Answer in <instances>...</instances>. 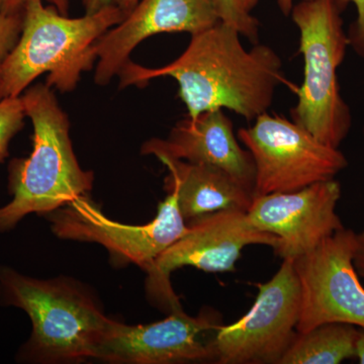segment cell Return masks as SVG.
<instances>
[{
    "instance_id": "cell-5",
    "label": "cell",
    "mask_w": 364,
    "mask_h": 364,
    "mask_svg": "<svg viewBox=\"0 0 364 364\" xmlns=\"http://www.w3.org/2000/svg\"><path fill=\"white\" fill-rule=\"evenodd\" d=\"M347 6L344 0H303L291 11L305 62V77L296 91L298 104L291 109V121L335 149L352 126L350 107L337 81V69L349 46L342 18Z\"/></svg>"
},
{
    "instance_id": "cell-1",
    "label": "cell",
    "mask_w": 364,
    "mask_h": 364,
    "mask_svg": "<svg viewBox=\"0 0 364 364\" xmlns=\"http://www.w3.org/2000/svg\"><path fill=\"white\" fill-rule=\"evenodd\" d=\"M241 33L220 21L191 36L188 49L161 68L151 69L129 61L119 71V87H144L151 79L169 76L178 83V97L188 117L227 109L254 121L272 107L275 90L298 88L282 73V61L269 46L244 48Z\"/></svg>"
},
{
    "instance_id": "cell-23",
    "label": "cell",
    "mask_w": 364,
    "mask_h": 364,
    "mask_svg": "<svg viewBox=\"0 0 364 364\" xmlns=\"http://www.w3.org/2000/svg\"><path fill=\"white\" fill-rule=\"evenodd\" d=\"M258 1L259 0H242L244 7L248 13L252 11L254 7L257 6ZM301 1H303V0H301ZM277 4H279L280 11L284 16H289L294 7V0H277Z\"/></svg>"
},
{
    "instance_id": "cell-21",
    "label": "cell",
    "mask_w": 364,
    "mask_h": 364,
    "mask_svg": "<svg viewBox=\"0 0 364 364\" xmlns=\"http://www.w3.org/2000/svg\"><path fill=\"white\" fill-rule=\"evenodd\" d=\"M30 0H0V11L9 14H23ZM60 14L68 16L70 0H47Z\"/></svg>"
},
{
    "instance_id": "cell-4",
    "label": "cell",
    "mask_w": 364,
    "mask_h": 364,
    "mask_svg": "<svg viewBox=\"0 0 364 364\" xmlns=\"http://www.w3.org/2000/svg\"><path fill=\"white\" fill-rule=\"evenodd\" d=\"M0 299L28 314L33 330L18 352L23 363L95 358L112 320L85 287L68 279H38L0 267Z\"/></svg>"
},
{
    "instance_id": "cell-8",
    "label": "cell",
    "mask_w": 364,
    "mask_h": 364,
    "mask_svg": "<svg viewBox=\"0 0 364 364\" xmlns=\"http://www.w3.org/2000/svg\"><path fill=\"white\" fill-rule=\"evenodd\" d=\"M301 306L294 259H284L269 282L258 286L250 310L220 326L210 339L213 360L221 364L277 363L293 343Z\"/></svg>"
},
{
    "instance_id": "cell-19",
    "label": "cell",
    "mask_w": 364,
    "mask_h": 364,
    "mask_svg": "<svg viewBox=\"0 0 364 364\" xmlns=\"http://www.w3.org/2000/svg\"><path fill=\"white\" fill-rule=\"evenodd\" d=\"M23 14H9L0 11V69L20 39Z\"/></svg>"
},
{
    "instance_id": "cell-26",
    "label": "cell",
    "mask_w": 364,
    "mask_h": 364,
    "mask_svg": "<svg viewBox=\"0 0 364 364\" xmlns=\"http://www.w3.org/2000/svg\"><path fill=\"white\" fill-rule=\"evenodd\" d=\"M139 0H116V4L126 16L135 9Z\"/></svg>"
},
{
    "instance_id": "cell-13",
    "label": "cell",
    "mask_w": 364,
    "mask_h": 364,
    "mask_svg": "<svg viewBox=\"0 0 364 364\" xmlns=\"http://www.w3.org/2000/svg\"><path fill=\"white\" fill-rule=\"evenodd\" d=\"M220 21L213 0H142L93 45L98 59L95 83L109 85L130 61L136 46L152 36L176 32L195 36Z\"/></svg>"
},
{
    "instance_id": "cell-9",
    "label": "cell",
    "mask_w": 364,
    "mask_h": 364,
    "mask_svg": "<svg viewBox=\"0 0 364 364\" xmlns=\"http://www.w3.org/2000/svg\"><path fill=\"white\" fill-rule=\"evenodd\" d=\"M355 241L356 232L344 227L294 259L301 287L299 334L326 323L364 329V287L353 263Z\"/></svg>"
},
{
    "instance_id": "cell-20",
    "label": "cell",
    "mask_w": 364,
    "mask_h": 364,
    "mask_svg": "<svg viewBox=\"0 0 364 364\" xmlns=\"http://www.w3.org/2000/svg\"><path fill=\"white\" fill-rule=\"evenodd\" d=\"M349 4L352 2L358 11V18L349 28L347 37H348L349 46L364 59V0H344Z\"/></svg>"
},
{
    "instance_id": "cell-16",
    "label": "cell",
    "mask_w": 364,
    "mask_h": 364,
    "mask_svg": "<svg viewBox=\"0 0 364 364\" xmlns=\"http://www.w3.org/2000/svg\"><path fill=\"white\" fill-rule=\"evenodd\" d=\"M359 328L344 323H326L296 334L279 364H339L355 358Z\"/></svg>"
},
{
    "instance_id": "cell-10",
    "label": "cell",
    "mask_w": 364,
    "mask_h": 364,
    "mask_svg": "<svg viewBox=\"0 0 364 364\" xmlns=\"http://www.w3.org/2000/svg\"><path fill=\"white\" fill-rule=\"evenodd\" d=\"M167 193L156 218L141 226L112 221L88 196H79L49 214L52 231L66 240L100 244L112 259L134 263L146 272L188 230L176 193Z\"/></svg>"
},
{
    "instance_id": "cell-27",
    "label": "cell",
    "mask_w": 364,
    "mask_h": 364,
    "mask_svg": "<svg viewBox=\"0 0 364 364\" xmlns=\"http://www.w3.org/2000/svg\"><path fill=\"white\" fill-rule=\"evenodd\" d=\"M364 134V133H363Z\"/></svg>"
},
{
    "instance_id": "cell-22",
    "label": "cell",
    "mask_w": 364,
    "mask_h": 364,
    "mask_svg": "<svg viewBox=\"0 0 364 364\" xmlns=\"http://www.w3.org/2000/svg\"><path fill=\"white\" fill-rule=\"evenodd\" d=\"M353 263L359 277L364 279V231L356 233Z\"/></svg>"
},
{
    "instance_id": "cell-15",
    "label": "cell",
    "mask_w": 364,
    "mask_h": 364,
    "mask_svg": "<svg viewBox=\"0 0 364 364\" xmlns=\"http://www.w3.org/2000/svg\"><path fill=\"white\" fill-rule=\"evenodd\" d=\"M160 161L168 169L165 191L176 193L186 221L231 208L247 212L250 207L253 196L222 170L171 158Z\"/></svg>"
},
{
    "instance_id": "cell-18",
    "label": "cell",
    "mask_w": 364,
    "mask_h": 364,
    "mask_svg": "<svg viewBox=\"0 0 364 364\" xmlns=\"http://www.w3.org/2000/svg\"><path fill=\"white\" fill-rule=\"evenodd\" d=\"M26 117L21 97L0 100V163L9 157V143L25 126Z\"/></svg>"
},
{
    "instance_id": "cell-12",
    "label": "cell",
    "mask_w": 364,
    "mask_h": 364,
    "mask_svg": "<svg viewBox=\"0 0 364 364\" xmlns=\"http://www.w3.org/2000/svg\"><path fill=\"white\" fill-rule=\"evenodd\" d=\"M222 325L217 312L205 311L196 317L182 308L148 325H124L112 320L95 359L111 363L171 364L213 360L208 332Z\"/></svg>"
},
{
    "instance_id": "cell-7",
    "label": "cell",
    "mask_w": 364,
    "mask_h": 364,
    "mask_svg": "<svg viewBox=\"0 0 364 364\" xmlns=\"http://www.w3.org/2000/svg\"><path fill=\"white\" fill-rule=\"evenodd\" d=\"M237 135L255 163L253 198L330 181L348 166L341 151L321 143L303 127L279 114L264 112L252 126L239 129Z\"/></svg>"
},
{
    "instance_id": "cell-2",
    "label": "cell",
    "mask_w": 364,
    "mask_h": 364,
    "mask_svg": "<svg viewBox=\"0 0 364 364\" xmlns=\"http://www.w3.org/2000/svg\"><path fill=\"white\" fill-rule=\"evenodd\" d=\"M21 98L33 123V148L30 156L9 163L13 200L0 208V233L11 231L28 215H49L87 196L93 186L92 172L79 165L68 117L51 87L42 83L30 86Z\"/></svg>"
},
{
    "instance_id": "cell-17",
    "label": "cell",
    "mask_w": 364,
    "mask_h": 364,
    "mask_svg": "<svg viewBox=\"0 0 364 364\" xmlns=\"http://www.w3.org/2000/svg\"><path fill=\"white\" fill-rule=\"evenodd\" d=\"M220 20L238 31L254 45L258 43L259 21L246 11L242 0H213Z\"/></svg>"
},
{
    "instance_id": "cell-6",
    "label": "cell",
    "mask_w": 364,
    "mask_h": 364,
    "mask_svg": "<svg viewBox=\"0 0 364 364\" xmlns=\"http://www.w3.org/2000/svg\"><path fill=\"white\" fill-rule=\"evenodd\" d=\"M250 245L274 250L279 238L254 226L246 210H217L191 219L186 233L146 270L148 296L166 312L182 308L170 282L172 272L184 267L210 273L236 272L242 251Z\"/></svg>"
},
{
    "instance_id": "cell-11",
    "label": "cell",
    "mask_w": 364,
    "mask_h": 364,
    "mask_svg": "<svg viewBox=\"0 0 364 364\" xmlns=\"http://www.w3.org/2000/svg\"><path fill=\"white\" fill-rule=\"evenodd\" d=\"M341 193L339 182L330 179L291 193L254 196L247 215L254 226L279 238L275 255L296 259L344 228L337 214Z\"/></svg>"
},
{
    "instance_id": "cell-24",
    "label": "cell",
    "mask_w": 364,
    "mask_h": 364,
    "mask_svg": "<svg viewBox=\"0 0 364 364\" xmlns=\"http://www.w3.org/2000/svg\"><path fill=\"white\" fill-rule=\"evenodd\" d=\"M86 14H93L105 7L116 4V0H82Z\"/></svg>"
},
{
    "instance_id": "cell-25",
    "label": "cell",
    "mask_w": 364,
    "mask_h": 364,
    "mask_svg": "<svg viewBox=\"0 0 364 364\" xmlns=\"http://www.w3.org/2000/svg\"><path fill=\"white\" fill-rule=\"evenodd\" d=\"M355 358L358 363L364 364V329L359 328L358 341H356Z\"/></svg>"
},
{
    "instance_id": "cell-3",
    "label": "cell",
    "mask_w": 364,
    "mask_h": 364,
    "mask_svg": "<svg viewBox=\"0 0 364 364\" xmlns=\"http://www.w3.org/2000/svg\"><path fill=\"white\" fill-rule=\"evenodd\" d=\"M124 18L117 4L70 18L53 6H45L43 0H30L23 9L20 39L0 69V100L20 97L44 73H49L46 85L71 92L97 59L95 43Z\"/></svg>"
},
{
    "instance_id": "cell-14",
    "label": "cell",
    "mask_w": 364,
    "mask_h": 364,
    "mask_svg": "<svg viewBox=\"0 0 364 364\" xmlns=\"http://www.w3.org/2000/svg\"><path fill=\"white\" fill-rule=\"evenodd\" d=\"M141 152L159 160L171 158L215 167L253 196L255 163L251 153L241 147L233 123L223 109L182 119L166 139L153 138L144 143Z\"/></svg>"
}]
</instances>
